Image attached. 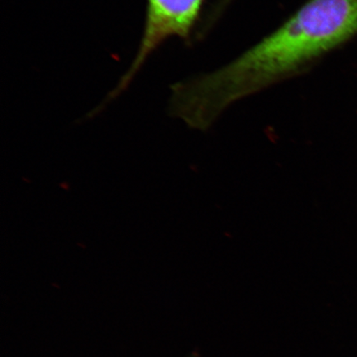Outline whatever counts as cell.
<instances>
[{"label":"cell","mask_w":357,"mask_h":357,"mask_svg":"<svg viewBox=\"0 0 357 357\" xmlns=\"http://www.w3.org/2000/svg\"><path fill=\"white\" fill-rule=\"evenodd\" d=\"M227 1H230V0H227Z\"/></svg>","instance_id":"3"},{"label":"cell","mask_w":357,"mask_h":357,"mask_svg":"<svg viewBox=\"0 0 357 357\" xmlns=\"http://www.w3.org/2000/svg\"><path fill=\"white\" fill-rule=\"evenodd\" d=\"M204 0H147L144 33L130 68L109 100L126 89L149 58L171 38L188 40L199 20Z\"/></svg>","instance_id":"2"},{"label":"cell","mask_w":357,"mask_h":357,"mask_svg":"<svg viewBox=\"0 0 357 357\" xmlns=\"http://www.w3.org/2000/svg\"><path fill=\"white\" fill-rule=\"evenodd\" d=\"M357 34V0H307L230 63L172 86V112L206 130L231 105L296 77Z\"/></svg>","instance_id":"1"}]
</instances>
